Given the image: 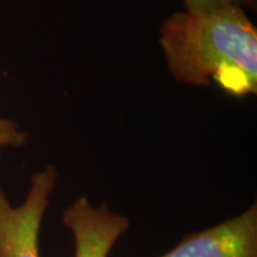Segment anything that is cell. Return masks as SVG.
<instances>
[{
  "instance_id": "5b68a950",
  "label": "cell",
  "mask_w": 257,
  "mask_h": 257,
  "mask_svg": "<svg viewBox=\"0 0 257 257\" xmlns=\"http://www.w3.org/2000/svg\"><path fill=\"white\" fill-rule=\"evenodd\" d=\"M184 11L191 14L208 12L213 10L226 8V6H238L248 11H256L257 0H182Z\"/></svg>"
},
{
  "instance_id": "277c9868",
  "label": "cell",
  "mask_w": 257,
  "mask_h": 257,
  "mask_svg": "<svg viewBox=\"0 0 257 257\" xmlns=\"http://www.w3.org/2000/svg\"><path fill=\"white\" fill-rule=\"evenodd\" d=\"M62 223L72 233L74 257H108L112 248L130 229V219L111 211L106 202L93 205L80 197L62 213Z\"/></svg>"
},
{
  "instance_id": "7a4b0ae2",
  "label": "cell",
  "mask_w": 257,
  "mask_h": 257,
  "mask_svg": "<svg viewBox=\"0 0 257 257\" xmlns=\"http://www.w3.org/2000/svg\"><path fill=\"white\" fill-rule=\"evenodd\" d=\"M57 180L53 165L34 173L27 197L17 206L0 187V257H41V227Z\"/></svg>"
},
{
  "instance_id": "3957f363",
  "label": "cell",
  "mask_w": 257,
  "mask_h": 257,
  "mask_svg": "<svg viewBox=\"0 0 257 257\" xmlns=\"http://www.w3.org/2000/svg\"><path fill=\"white\" fill-rule=\"evenodd\" d=\"M159 257H257V202L238 216L186 234Z\"/></svg>"
},
{
  "instance_id": "8992f818",
  "label": "cell",
  "mask_w": 257,
  "mask_h": 257,
  "mask_svg": "<svg viewBox=\"0 0 257 257\" xmlns=\"http://www.w3.org/2000/svg\"><path fill=\"white\" fill-rule=\"evenodd\" d=\"M27 142L28 134L22 130L15 120L0 117V159L3 148H22Z\"/></svg>"
},
{
  "instance_id": "6da1fadb",
  "label": "cell",
  "mask_w": 257,
  "mask_h": 257,
  "mask_svg": "<svg viewBox=\"0 0 257 257\" xmlns=\"http://www.w3.org/2000/svg\"><path fill=\"white\" fill-rule=\"evenodd\" d=\"M159 42L176 82L216 83L236 98L257 93V29L244 9L176 11L161 25Z\"/></svg>"
}]
</instances>
